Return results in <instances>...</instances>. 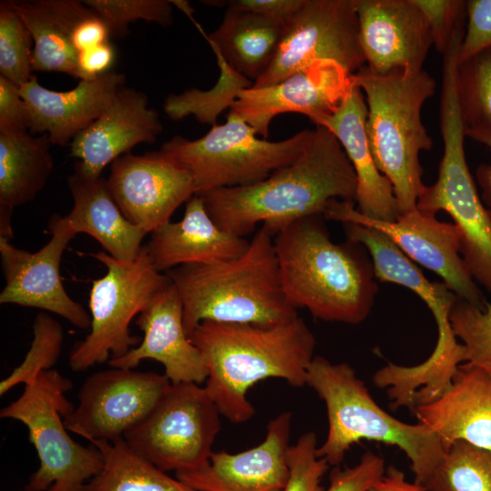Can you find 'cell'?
I'll use <instances>...</instances> for the list:
<instances>
[{"mask_svg":"<svg viewBox=\"0 0 491 491\" xmlns=\"http://www.w3.org/2000/svg\"><path fill=\"white\" fill-rule=\"evenodd\" d=\"M448 316L435 319L437 341L426 361L414 366L388 363L374 374L375 386L387 389L394 409L406 406L413 413L416 406L435 401L450 386L460 363L466 362V348L457 341Z\"/></svg>","mask_w":491,"mask_h":491,"instance_id":"27","label":"cell"},{"mask_svg":"<svg viewBox=\"0 0 491 491\" xmlns=\"http://www.w3.org/2000/svg\"><path fill=\"white\" fill-rule=\"evenodd\" d=\"M72 387V381L58 371L45 370L0 411L1 418L17 420L27 427L39 458L25 491H82L103 467L102 452L93 444L84 446L75 442L65 426L64 417L75 408L65 396Z\"/></svg>","mask_w":491,"mask_h":491,"instance_id":"7","label":"cell"},{"mask_svg":"<svg viewBox=\"0 0 491 491\" xmlns=\"http://www.w3.org/2000/svg\"><path fill=\"white\" fill-rule=\"evenodd\" d=\"M12 2L33 37V70L64 73L80 80L73 34L94 11L77 0Z\"/></svg>","mask_w":491,"mask_h":491,"instance_id":"28","label":"cell"},{"mask_svg":"<svg viewBox=\"0 0 491 491\" xmlns=\"http://www.w3.org/2000/svg\"><path fill=\"white\" fill-rule=\"evenodd\" d=\"M46 135L0 134V237H13L12 214L45 187L53 169Z\"/></svg>","mask_w":491,"mask_h":491,"instance_id":"29","label":"cell"},{"mask_svg":"<svg viewBox=\"0 0 491 491\" xmlns=\"http://www.w3.org/2000/svg\"><path fill=\"white\" fill-rule=\"evenodd\" d=\"M165 274L182 300L188 336L203 321L273 326L298 316L284 293L274 235L263 225L238 257Z\"/></svg>","mask_w":491,"mask_h":491,"instance_id":"4","label":"cell"},{"mask_svg":"<svg viewBox=\"0 0 491 491\" xmlns=\"http://www.w3.org/2000/svg\"><path fill=\"white\" fill-rule=\"evenodd\" d=\"M91 256L106 267V273L92 281L90 333L70 354L68 366L74 372L123 356L138 346L141 338L131 334V321L172 283L154 266L145 246L129 262L105 251Z\"/></svg>","mask_w":491,"mask_h":491,"instance_id":"9","label":"cell"},{"mask_svg":"<svg viewBox=\"0 0 491 491\" xmlns=\"http://www.w3.org/2000/svg\"><path fill=\"white\" fill-rule=\"evenodd\" d=\"M429 25L433 45L444 54L457 25L466 16V1L414 0Z\"/></svg>","mask_w":491,"mask_h":491,"instance_id":"41","label":"cell"},{"mask_svg":"<svg viewBox=\"0 0 491 491\" xmlns=\"http://www.w3.org/2000/svg\"><path fill=\"white\" fill-rule=\"evenodd\" d=\"M413 413L446 450L459 440L491 450V376L474 365L461 364L446 391Z\"/></svg>","mask_w":491,"mask_h":491,"instance_id":"23","label":"cell"},{"mask_svg":"<svg viewBox=\"0 0 491 491\" xmlns=\"http://www.w3.org/2000/svg\"><path fill=\"white\" fill-rule=\"evenodd\" d=\"M444 144L438 176L425 185L416 207L436 215L446 212L461 233L460 255L471 277L491 294V216L482 202L465 153L466 126L458 96L446 92L440 100Z\"/></svg>","mask_w":491,"mask_h":491,"instance_id":"10","label":"cell"},{"mask_svg":"<svg viewBox=\"0 0 491 491\" xmlns=\"http://www.w3.org/2000/svg\"><path fill=\"white\" fill-rule=\"evenodd\" d=\"M67 185L74 205L65 216L75 233L91 235L115 259L134 260L147 234L123 215L110 194L106 179L74 168Z\"/></svg>","mask_w":491,"mask_h":491,"instance_id":"26","label":"cell"},{"mask_svg":"<svg viewBox=\"0 0 491 491\" xmlns=\"http://www.w3.org/2000/svg\"><path fill=\"white\" fill-rule=\"evenodd\" d=\"M84 4L105 20L114 38L125 36L129 24L139 20L162 26H169L173 23L171 1L85 0Z\"/></svg>","mask_w":491,"mask_h":491,"instance_id":"39","label":"cell"},{"mask_svg":"<svg viewBox=\"0 0 491 491\" xmlns=\"http://www.w3.org/2000/svg\"><path fill=\"white\" fill-rule=\"evenodd\" d=\"M171 382L165 375L111 367L83 382L78 406L64 417L68 431L89 442L124 438L153 410Z\"/></svg>","mask_w":491,"mask_h":491,"instance_id":"14","label":"cell"},{"mask_svg":"<svg viewBox=\"0 0 491 491\" xmlns=\"http://www.w3.org/2000/svg\"><path fill=\"white\" fill-rule=\"evenodd\" d=\"M466 136L486 145L491 150V132L484 129H466ZM482 191V202L491 216V165L481 164L476 171Z\"/></svg>","mask_w":491,"mask_h":491,"instance_id":"48","label":"cell"},{"mask_svg":"<svg viewBox=\"0 0 491 491\" xmlns=\"http://www.w3.org/2000/svg\"><path fill=\"white\" fill-rule=\"evenodd\" d=\"M249 241L221 227L210 216L200 195L186 202L181 220L168 222L151 233L145 246L159 272L188 264L230 260L246 252Z\"/></svg>","mask_w":491,"mask_h":491,"instance_id":"25","label":"cell"},{"mask_svg":"<svg viewBox=\"0 0 491 491\" xmlns=\"http://www.w3.org/2000/svg\"><path fill=\"white\" fill-rule=\"evenodd\" d=\"M104 465L82 491H197L134 451L123 439L95 441Z\"/></svg>","mask_w":491,"mask_h":491,"instance_id":"32","label":"cell"},{"mask_svg":"<svg viewBox=\"0 0 491 491\" xmlns=\"http://www.w3.org/2000/svg\"><path fill=\"white\" fill-rule=\"evenodd\" d=\"M162 131L159 114L148 106L147 95L125 85L102 115L68 145L70 155L78 159L74 168L99 176L106 165L135 145L155 143Z\"/></svg>","mask_w":491,"mask_h":491,"instance_id":"21","label":"cell"},{"mask_svg":"<svg viewBox=\"0 0 491 491\" xmlns=\"http://www.w3.org/2000/svg\"><path fill=\"white\" fill-rule=\"evenodd\" d=\"M323 218H302L274 236L284 293L316 319L360 324L378 291L372 261L359 244L333 242Z\"/></svg>","mask_w":491,"mask_h":491,"instance_id":"3","label":"cell"},{"mask_svg":"<svg viewBox=\"0 0 491 491\" xmlns=\"http://www.w3.org/2000/svg\"><path fill=\"white\" fill-rule=\"evenodd\" d=\"M125 80L124 74L110 71L79 80L73 89L54 91L41 85L34 75L19 86L30 114L29 132L46 135L52 145H69L108 107Z\"/></svg>","mask_w":491,"mask_h":491,"instance_id":"22","label":"cell"},{"mask_svg":"<svg viewBox=\"0 0 491 491\" xmlns=\"http://www.w3.org/2000/svg\"><path fill=\"white\" fill-rule=\"evenodd\" d=\"M306 385L324 401L328 432L316 455L337 466L351 446L361 440L396 446L411 462L415 482L425 486L443 460L446 448L422 423L395 418L376 403L356 370L346 363L315 356Z\"/></svg>","mask_w":491,"mask_h":491,"instance_id":"5","label":"cell"},{"mask_svg":"<svg viewBox=\"0 0 491 491\" xmlns=\"http://www.w3.org/2000/svg\"><path fill=\"white\" fill-rule=\"evenodd\" d=\"M367 106L359 86L354 85L336 110L317 125L340 142L356 176V209L370 218L394 222L399 215L390 181L375 162L366 131Z\"/></svg>","mask_w":491,"mask_h":491,"instance_id":"24","label":"cell"},{"mask_svg":"<svg viewBox=\"0 0 491 491\" xmlns=\"http://www.w3.org/2000/svg\"><path fill=\"white\" fill-rule=\"evenodd\" d=\"M183 317L182 300L171 283L137 316L135 324L144 333L140 344L123 356L109 359L107 365L135 368L142 360L154 359L163 365L171 384L206 381L205 357L190 340Z\"/></svg>","mask_w":491,"mask_h":491,"instance_id":"20","label":"cell"},{"mask_svg":"<svg viewBox=\"0 0 491 491\" xmlns=\"http://www.w3.org/2000/svg\"><path fill=\"white\" fill-rule=\"evenodd\" d=\"M107 24L95 12L83 19L73 34V45L79 54L85 50L110 42Z\"/></svg>","mask_w":491,"mask_h":491,"instance_id":"47","label":"cell"},{"mask_svg":"<svg viewBox=\"0 0 491 491\" xmlns=\"http://www.w3.org/2000/svg\"><path fill=\"white\" fill-rule=\"evenodd\" d=\"M291 423L292 413L282 412L269 421L256 446L236 454L213 452L207 465L176 472L175 477L197 491H282L289 476Z\"/></svg>","mask_w":491,"mask_h":491,"instance_id":"19","label":"cell"},{"mask_svg":"<svg viewBox=\"0 0 491 491\" xmlns=\"http://www.w3.org/2000/svg\"><path fill=\"white\" fill-rule=\"evenodd\" d=\"M106 183L123 215L146 234L170 222L195 195L190 172L160 151L121 155L111 164Z\"/></svg>","mask_w":491,"mask_h":491,"instance_id":"16","label":"cell"},{"mask_svg":"<svg viewBox=\"0 0 491 491\" xmlns=\"http://www.w3.org/2000/svg\"><path fill=\"white\" fill-rule=\"evenodd\" d=\"M456 81L466 129L491 132V46L458 64Z\"/></svg>","mask_w":491,"mask_h":491,"instance_id":"35","label":"cell"},{"mask_svg":"<svg viewBox=\"0 0 491 491\" xmlns=\"http://www.w3.org/2000/svg\"><path fill=\"white\" fill-rule=\"evenodd\" d=\"M312 130L289 138L269 141L256 137L252 126L230 112L223 125H215L202 137L189 140L175 135L159 151L192 175L195 195L246 186L268 177L292 163L302 152Z\"/></svg>","mask_w":491,"mask_h":491,"instance_id":"8","label":"cell"},{"mask_svg":"<svg viewBox=\"0 0 491 491\" xmlns=\"http://www.w3.org/2000/svg\"><path fill=\"white\" fill-rule=\"evenodd\" d=\"M347 241L361 245L371 256L376 279L404 286L418 296L434 318L448 315L457 296L445 283H432L384 233L357 224H344Z\"/></svg>","mask_w":491,"mask_h":491,"instance_id":"31","label":"cell"},{"mask_svg":"<svg viewBox=\"0 0 491 491\" xmlns=\"http://www.w3.org/2000/svg\"><path fill=\"white\" fill-rule=\"evenodd\" d=\"M366 65L377 74L419 71L433 45L414 0H356Z\"/></svg>","mask_w":491,"mask_h":491,"instance_id":"18","label":"cell"},{"mask_svg":"<svg viewBox=\"0 0 491 491\" xmlns=\"http://www.w3.org/2000/svg\"><path fill=\"white\" fill-rule=\"evenodd\" d=\"M385 471L384 459L367 451L352 467H334L329 475V486L324 491H368Z\"/></svg>","mask_w":491,"mask_h":491,"instance_id":"43","label":"cell"},{"mask_svg":"<svg viewBox=\"0 0 491 491\" xmlns=\"http://www.w3.org/2000/svg\"><path fill=\"white\" fill-rule=\"evenodd\" d=\"M425 486L431 491H491V450L454 442Z\"/></svg>","mask_w":491,"mask_h":491,"instance_id":"34","label":"cell"},{"mask_svg":"<svg viewBox=\"0 0 491 491\" xmlns=\"http://www.w3.org/2000/svg\"><path fill=\"white\" fill-rule=\"evenodd\" d=\"M316 126L299 155L266 179L200 195L219 227L245 237L261 224L275 236L297 220L323 215L332 200L355 202L356 176L346 154L333 133Z\"/></svg>","mask_w":491,"mask_h":491,"instance_id":"1","label":"cell"},{"mask_svg":"<svg viewBox=\"0 0 491 491\" xmlns=\"http://www.w3.org/2000/svg\"><path fill=\"white\" fill-rule=\"evenodd\" d=\"M449 323L466 352V362L491 376V304L483 308L457 298Z\"/></svg>","mask_w":491,"mask_h":491,"instance_id":"38","label":"cell"},{"mask_svg":"<svg viewBox=\"0 0 491 491\" xmlns=\"http://www.w3.org/2000/svg\"><path fill=\"white\" fill-rule=\"evenodd\" d=\"M466 16L467 23L458 51V64L491 46V0L466 1Z\"/></svg>","mask_w":491,"mask_h":491,"instance_id":"42","label":"cell"},{"mask_svg":"<svg viewBox=\"0 0 491 491\" xmlns=\"http://www.w3.org/2000/svg\"><path fill=\"white\" fill-rule=\"evenodd\" d=\"M64 329L50 315L40 312L33 323V340L19 366L0 382V396L17 385L33 382L43 371L56 364L63 348Z\"/></svg>","mask_w":491,"mask_h":491,"instance_id":"36","label":"cell"},{"mask_svg":"<svg viewBox=\"0 0 491 491\" xmlns=\"http://www.w3.org/2000/svg\"><path fill=\"white\" fill-rule=\"evenodd\" d=\"M30 114L20 87L0 75V134L29 132Z\"/></svg>","mask_w":491,"mask_h":491,"instance_id":"44","label":"cell"},{"mask_svg":"<svg viewBox=\"0 0 491 491\" xmlns=\"http://www.w3.org/2000/svg\"><path fill=\"white\" fill-rule=\"evenodd\" d=\"M49 241L38 251L17 248L0 237L1 266L5 285L1 304L35 307L54 313L83 330L91 326V316L65 291L60 264L76 235L65 216L53 215L48 222Z\"/></svg>","mask_w":491,"mask_h":491,"instance_id":"15","label":"cell"},{"mask_svg":"<svg viewBox=\"0 0 491 491\" xmlns=\"http://www.w3.org/2000/svg\"><path fill=\"white\" fill-rule=\"evenodd\" d=\"M368 491H431L425 486L406 479L405 474L394 466H389L384 475Z\"/></svg>","mask_w":491,"mask_h":491,"instance_id":"49","label":"cell"},{"mask_svg":"<svg viewBox=\"0 0 491 491\" xmlns=\"http://www.w3.org/2000/svg\"><path fill=\"white\" fill-rule=\"evenodd\" d=\"M189 338L205 357L208 395L235 424L255 416L246 395L257 382L281 378L302 387L315 357L314 334L298 316L273 326L203 321Z\"/></svg>","mask_w":491,"mask_h":491,"instance_id":"2","label":"cell"},{"mask_svg":"<svg viewBox=\"0 0 491 491\" xmlns=\"http://www.w3.org/2000/svg\"><path fill=\"white\" fill-rule=\"evenodd\" d=\"M317 439L314 432L300 436L286 453L289 476L282 491H324L321 480L329 469L326 459L316 455Z\"/></svg>","mask_w":491,"mask_h":491,"instance_id":"40","label":"cell"},{"mask_svg":"<svg viewBox=\"0 0 491 491\" xmlns=\"http://www.w3.org/2000/svg\"><path fill=\"white\" fill-rule=\"evenodd\" d=\"M286 24L251 11L226 8L219 26L205 36L213 51L255 83L272 64Z\"/></svg>","mask_w":491,"mask_h":491,"instance_id":"30","label":"cell"},{"mask_svg":"<svg viewBox=\"0 0 491 491\" xmlns=\"http://www.w3.org/2000/svg\"><path fill=\"white\" fill-rule=\"evenodd\" d=\"M220 412L205 386L171 384L153 410L124 436L137 454L164 472L207 465L220 431Z\"/></svg>","mask_w":491,"mask_h":491,"instance_id":"11","label":"cell"},{"mask_svg":"<svg viewBox=\"0 0 491 491\" xmlns=\"http://www.w3.org/2000/svg\"><path fill=\"white\" fill-rule=\"evenodd\" d=\"M115 59L114 45L105 43L78 54L80 80L95 78L110 72Z\"/></svg>","mask_w":491,"mask_h":491,"instance_id":"46","label":"cell"},{"mask_svg":"<svg viewBox=\"0 0 491 491\" xmlns=\"http://www.w3.org/2000/svg\"><path fill=\"white\" fill-rule=\"evenodd\" d=\"M353 81L365 94L370 148L393 186L399 215L416 209L425 187L419 155L433 145L421 111L436 84L423 69L377 74L366 65L353 74Z\"/></svg>","mask_w":491,"mask_h":491,"instance_id":"6","label":"cell"},{"mask_svg":"<svg viewBox=\"0 0 491 491\" xmlns=\"http://www.w3.org/2000/svg\"><path fill=\"white\" fill-rule=\"evenodd\" d=\"M214 53L220 70L216 84L208 90L192 88L179 95H169L163 109L171 120L194 115L198 122L213 126L219 115L233 105L241 91L253 86L254 83L234 70L218 52Z\"/></svg>","mask_w":491,"mask_h":491,"instance_id":"33","label":"cell"},{"mask_svg":"<svg viewBox=\"0 0 491 491\" xmlns=\"http://www.w3.org/2000/svg\"><path fill=\"white\" fill-rule=\"evenodd\" d=\"M34 41L12 1L0 3V75L21 86L33 77Z\"/></svg>","mask_w":491,"mask_h":491,"instance_id":"37","label":"cell"},{"mask_svg":"<svg viewBox=\"0 0 491 491\" xmlns=\"http://www.w3.org/2000/svg\"><path fill=\"white\" fill-rule=\"evenodd\" d=\"M353 74L334 61H319L277 84L244 89L230 107L266 139L274 117L286 113L306 115L317 125L332 115L354 85Z\"/></svg>","mask_w":491,"mask_h":491,"instance_id":"17","label":"cell"},{"mask_svg":"<svg viewBox=\"0 0 491 491\" xmlns=\"http://www.w3.org/2000/svg\"><path fill=\"white\" fill-rule=\"evenodd\" d=\"M323 217L386 234L409 258L439 276L457 298L484 307L486 301L461 257V233L455 224L418 208L400 214L394 222L374 219L361 214L354 201L338 199L327 205Z\"/></svg>","mask_w":491,"mask_h":491,"instance_id":"13","label":"cell"},{"mask_svg":"<svg viewBox=\"0 0 491 491\" xmlns=\"http://www.w3.org/2000/svg\"><path fill=\"white\" fill-rule=\"evenodd\" d=\"M319 61H334L351 74L366 65L356 0H303L286 22L269 68L254 83L265 87Z\"/></svg>","mask_w":491,"mask_h":491,"instance_id":"12","label":"cell"},{"mask_svg":"<svg viewBox=\"0 0 491 491\" xmlns=\"http://www.w3.org/2000/svg\"><path fill=\"white\" fill-rule=\"evenodd\" d=\"M203 3L251 11L286 23L300 7L303 0H230Z\"/></svg>","mask_w":491,"mask_h":491,"instance_id":"45","label":"cell"}]
</instances>
